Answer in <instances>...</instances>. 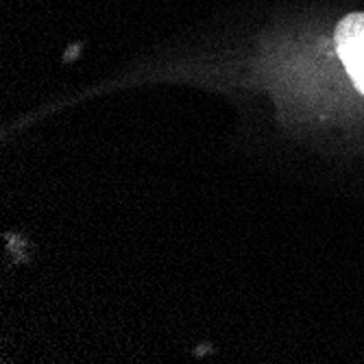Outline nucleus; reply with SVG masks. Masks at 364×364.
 Instances as JSON below:
<instances>
[{"label":"nucleus","mask_w":364,"mask_h":364,"mask_svg":"<svg viewBox=\"0 0 364 364\" xmlns=\"http://www.w3.org/2000/svg\"><path fill=\"white\" fill-rule=\"evenodd\" d=\"M336 50L353 85L364 94V14H349L336 26Z\"/></svg>","instance_id":"nucleus-1"}]
</instances>
